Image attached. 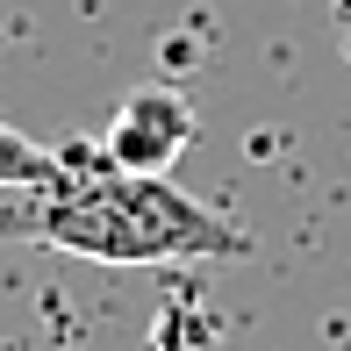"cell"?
<instances>
[{"mask_svg":"<svg viewBox=\"0 0 351 351\" xmlns=\"http://www.w3.org/2000/svg\"><path fill=\"white\" fill-rule=\"evenodd\" d=\"M58 186L36 194V215L14 222L36 244H58L93 265H172V258H251V237L194 194L172 186V172H130L101 143H58Z\"/></svg>","mask_w":351,"mask_h":351,"instance_id":"obj_1","label":"cell"},{"mask_svg":"<svg viewBox=\"0 0 351 351\" xmlns=\"http://www.w3.org/2000/svg\"><path fill=\"white\" fill-rule=\"evenodd\" d=\"M186 143H194V108L180 86H136L101 130V151L130 172H172Z\"/></svg>","mask_w":351,"mask_h":351,"instance_id":"obj_2","label":"cell"},{"mask_svg":"<svg viewBox=\"0 0 351 351\" xmlns=\"http://www.w3.org/2000/svg\"><path fill=\"white\" fill-rule=\"evenodd\" d=\"M58 151L51 143H36V136H22V130H8L0 122V186H29V194H51L58 186Z\"/></svg>","mask_w":351,"mask_h":351,"instance_id":"obj_3","label":"cell"}]
</instances>
